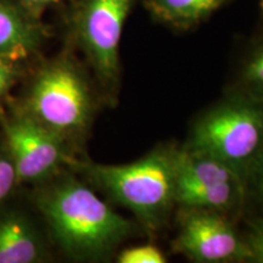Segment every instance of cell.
I'll return each instance as SVG.
<instances>
[{"label":"cell","instance_id":"cell-1","mask_svg":"<svg viewBox=\"0 0 263 263\" xmlns=\"http://www.w3.org/2000/svg\"><path fill=\"white\" fill-rule=\"evenodd\" d=\"M28 202L41 217L54 248L72 261H107L128 239L144 233L70 168L31 186Z\"/></svg>","mask_w":263,"mask_h":263},{"label":"cell","instance_id":"cell-2","mask_svg":"<svg viewBox=\"0 0 263 263\" xmlns=\"http://www.w3.org/2000/svg\"><path fill=\"white\" fill-rule=\"evenodd\" d=\"M10 101L83 155L101 107L107 106L93 74L71 45L41 58Z\"/></svg>","mask_w":263,"mask_h":263},{"label":"cell","instance_id":"cell-3","mask_svg":"<svg viewBox=\"0 0 263 263\" xmlns=\"http://www.w3.org/2000/svg\"><path fill=\"white\" fill-rule=\"evenodd\" d=\"M179 146L160 144L133 162L105 164L85 156L68 168L110 202L123 207L147 235L161 232L176 210L177 159Z\"/></svg>","mask_w":263,"mask_h":263},{"label":"cell","instance_id":"cell-4","mask_svg":"<svg viewBox=\"0 0 263 263\" xmlns=\"http://www.w3.org/2000/svg\"><path fill=\"white\" fill-rule=\"evenodd\" d=\"M183 146L227 163L246 183L263 154V101L229 90L197 117Z\"/></svg>","mask_w":263,"mask_h":263},{"label":"cell","instance_id":"cell-5","mask_svg":"<svg viewBox=\"0 0 263 263\" xmlns=\"http://www.w3.org/2000/svg\"><path fill=\"white\" fill-rule=\"evenodd\" d=\"M67 16V43L80 51L107 106L121 85V39L137 0H73Z\"/></svg>","mask_w":263,"mask_h":263},{"label":"cell","instance_id":"cell-6","mask_svg":"<svg viewBox=\"0 0 263 263\" xmlns=\"http://www.w3.org/2000/svg\"><path fill=\"white\" fill-rule=\"evenodd\" d=\"M0 143L14 162L20 186H31L68 170L72 161L83 156L70 144L43 127L11 101L0 112Z\"/></svg>","mask_w":263,"mask_h":263},{"label":"cell","instance_id":"cell-7","mask_svg":"<svg viewBox=\"0 0 263 263\" xmlns=\"http://www.w3.org/2000/svg\"><path fill=\"white\" fill-rule=\"evenodd\" d=\"M177 233L172 251L195 263L249 262L244 235L226 213L176 207Z\"/></svg>","mask_w":263,"mask_h":263},{"label":"cell","instance_id":"cell-8","mask_svg":"<svg viewBox=\"0 0 263 263\" xmlns=\"http://www.w3.org/2000/svg\"><path fill=\"white\" fill-rule=\"evenodd\" d=\"M29 203V202H28ZM52 245L41 217L14 201L0 207V263H44L51 261Z\"/></svg>","mask_w":263,"mask_h":263},{"label":"cell","instance_id":"cell-9","mask_svg":"<svg viewBox=\"0 0 263 263\" xmlns=\"http://www.w3.org/2000/svg\"><path fill=\"white\" fill-rule=\"evenodd\" d=\"M51 29L14 0H0V59L34 64Z\"/></svg>","mask_w":263,"mask_h":263},{"label":"cell","instance_id":"cell-10","mask_svg":"<svg viewBox=\"0 0 263 263\" xmlns=\"http://www.w3.org/2000/svg\"><path fill=\"white\" fill-rule=\"evenodd\" d=\"M230 0H141L157 24L177 32H186L206 22Z\"/></svg>","mask_w":263,"mask_h":263},{"label":"cell","instance_id":"cell-11","mask_svg":"<svg viewBox=\"0 0 263 263\" xmlns=\"http://www.w3.org/2000/svg\"><path fill=\"white\" fill-rule=\"evenodd\" d=\"M248 199L244 182L217 184H177V207L210 210L229 215L238 211Z\"/></svg>","mask_w":263,"mask_h":263},{"label":"cell","instance_id":"cell-12","mask_svg":"<svg viewBox=\"0 0 263 263\" xmlns=\"http://www.w3.org/2000/svg\"><path fill=\"white\" fill-rule=\"evenodd\" d=\"M230 90L263 101V32L249 44Z\"/></svg>","mask_w":263,"mask_h":263},{"label":"cell","instance_id":"cell-13","mask_svg":"<svg viewBox=\"0 0 263 263\" xmlns=\"http://www.w3.org/2000/svg\"><path fill=\"white\" fill-rule=\"evenodd\" d=\"M32 65L0 59V112L11 98V91L21 83Z\"/></svg>","mask_w":263,"mask_h":263},{"label":"cell","instance_id":"cell-14","mask_svg":"<svg viewBox=\"0 0 263 263\" xmlns=\"http://www.w3.org/2000/svg\"><path fill=\"white\" fill-rule=\"evenodd\" d=\"M20 189L17 174L8 150L0 143V207L8 203Z\"/></svg>","mask_w":263,"mask_h":263},{"label":"cell","instance_id":"cell-15","mask_svg":"<svg viewBox=\"0 0 263 263\" xmlns=\"http://www.w3.org/2000/svg\"><path fill=\"white\" fill-rule=\"evenodd\" d=\"M116 262L118 263H166L167 257L159 246L146 242L129 246L121 251L116 256Z\"/></svg>","mask_w":263,"mask_h":263},{"label":"cell","instance_id":"cell-16","mask_svg":"<svg viewBox=\"0 0 263 263\" xmlns=\"http://www.w3.org/2000/svg\"><path fill=\"white\" fill-rule=\"evenodd\" d=\"M244 239L250 254L249 262L263 263V207L261 213L250 222Z\"/></svg>","mask_w":263,"mask_h":263},{"label":"cell","instance_id":"cell-17","mask_svg":"<svg viewBox=\"0 0 263 263\" xmlns=\"http://www.w3.org/2000/svg\"><path fill=\"white\" fill-rule=\"evenodd\" d=\"M246 195L263 207V154L246 180Z\"/></svg>","mask_w":263,"mask_h":263},{"label":"cell","instance_id":"cell-18","mask_svg":"<svg viewBox=\"0 0 263 263\" xmlns=\"http://www.w3.org/2000/svg\"><path fill=\"white\" fill-rule=\"evenodd\" d=\"M26 10L32 12L33 15L42 17V14L50 6L61 4L65 2H73V0H14Z\"/></svg>","mask_w":263,"mask_h":263},{"label":"cell","instance_id":"cell-19","mask_svg":"<svg viewBox=\"0 0 263 263\" xmlns=\"http://www.w3.org/2000/svg\"><path fill=\"white\" fill-rule=\"evenodd\" d=\"M258 11H259V18L263 24V0H258Z\"/></svg>","mask_w":263,"mask_h":263}]
</instances>
